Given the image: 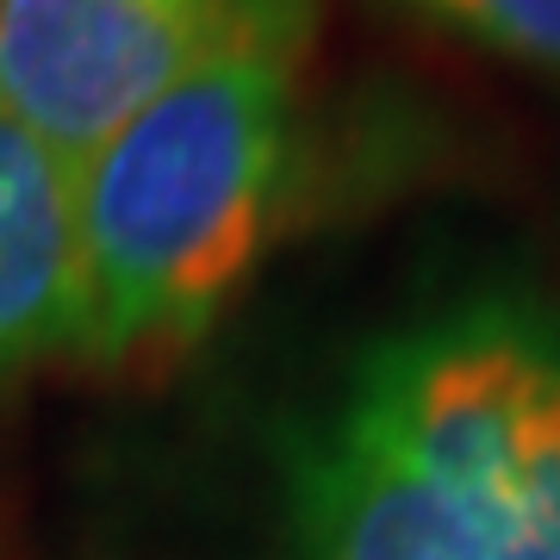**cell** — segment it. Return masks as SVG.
Returning <instances> with one entry per match:
<instances>
[{"instance_id":"obj_1","label":"cell","mask_w":560,"mask_h":560,"mask_svg":"<svg viewBox=\"0 0 560 560\" xmlns=\"http://www.w3.org/2000/svg\"><path fill=\"white\" fill-rule=\"evenodd\" d=\"M300 560H560V324L455 305L368 342L287 455Z\"/></svg>"},{"instance_id":"obj_2","label":"cell","mask_w":560,"mask_h":560,"mask_svg":"<svg viewBox=\"0 0 560 560\" xmlns=\"http://www.w3.org/2000/svg\"><path fill=\"white\" fill-rule=\"evenodd\" d=\"M300 62L231 50L75 162L81 361L168 374L249 293L300 194Z\"/></svg>"},{"instance_id":"obj_3","label":"cell","mask_w":560,"mask_h":560,"mask_svg":"<svg viewBox=\"0 0 560 560\" xmlns=\"http://www.w3.org/2000/svg\"><path fill=\"white\" fill-rule=\"evenodd\" d=\"M312 44V0H0V106L81 162L194 69Z\"/></svg>"},{"instance_id":"obj_4","label":"cell","mask_w":560,"mask_h":560,"mask_svg":"<svg viewBox=\"0 0 560 560\" xmlns=\"http://www.w3.org/2000/svg\"><path fill=\"white\" fill-rule=\"evenodd\" d=\"M81 342L75 162L0 106V381Z\"/></svg>"},{"instance_id":"obj_5","label":"cell","mask_w":560,"mask_h":560,"mask_svg":"<svg viewBox=\"0 0 560 560\" xmlns=\"http://www.w3.org/2000/svg\"><path fill=\"white\" fill-rule=\"evenodd\" d=\"M486 57L560 81V0H393Z\"/></svg>"}]
</instances>
